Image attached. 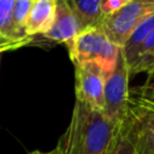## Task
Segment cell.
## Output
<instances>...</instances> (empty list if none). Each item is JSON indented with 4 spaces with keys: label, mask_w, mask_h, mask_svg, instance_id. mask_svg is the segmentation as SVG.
<instances>
[{
    "label": "cell",
    "mask_w": 154,
    "mask_h": 154,
    "mask_svg": "<svg viewBox=\"0 0 154 154\" xmlns=\"http://www.w3.org/2000/svg\"><path fill=\"white\" fill-rule=\"evenodd\" d=\"M146 72L148 73V78H149V79H150L152 77H154V64H153V65H152V66H150Z\"/></svg>",
    "instance_id": "ac0fdd59"
},
{
    "label": "cell",
    "mask_w": 154,
    "mask_h": 154,
    "mask_svg": "<svg viewBox=\"0 0 154 154\" xmlns=\"http://www.w3.org/2000/svg\"><path fill=\"white\" fill-rule=\"evenodd\" d=\"M109 154H136L132 143L130 142V138L126 132L125 122L118 128L113 146L109 150Z\"/></svg>",
    "instance_id": "4fadbf2b"
},
{
    "label": "cell",
    "mask_w": 154,
    "mask_h": 154,
    "mask_svg": "<svg viewBox=\"0 0 154 154\" xmlns=\"http://www.w3.org/2000/svg\"><path fill=\"white\" fill-rule=\"evenodd\" d=\"M81 31L77 18L67 5L66 0H57L55 17L51 29L43 35V37L63 43L66 47L73 41V38Z\"/></svg>",
    "instance_id": "52a82bcc"
},
{
    "label": "cell",
    "mask_w": 154,
    "mask_h": 154,
    "mask_svg": "<svg viewBox=\"0 0 154 154\" xmlns=\"http://www.w3.org/2000/svg\"><path fill=\"white\" fill-rule=\"evenodd\" d=\"M14 0H0V34L14 40H32L23 37L17 31L12 19V7Z\"/></svg>",
    "instance_id": "8fae6325"
},
{
    "label": "cell",
    "mask_w": 154,
    "mask_h": 154,
    "mask_svg": "<svg viewBox=\"0 0 154 154\" xmlns=\"http://www.w3.org/2000/svg\"><path fill=\"white\" fill-rule=\"evenodd\" d=\"M1 55H2V54H0V61H1Z\"/></svg>",
    "instance_id": "d6986e66"
},
{
    "label": "cell",
    "mask_w": 154,
    "mask_h": 154,
    "mask_svg": "<svg viewBox=\"0 0 154 154\" xmlns=\"http://www.w3.org/2000/svg\"><path fill=\"white\" fill-rule=\"evenodd\" d=\"M130 0H100V8H101L102 18L120 10Z\"/></svg>",
    "instance_id": "2e32d148"
},
{
    "label": "cell",
    "mask_w": 154,
    "mask_h": 154,
    "mask_svg": "<svg viewBox=\"0 0 154 154\" xmlns=\"http://www.w3.org/2000/svg\"><path fill=\"white\" fill-rule=\"evenodd\" d=\"M119 126L102 112L76 101L70 124L57 146L69 154H109Z\"/></svg>",
    "instance_id": "6da1fadb"
},
{
    "label": "cell",
    "mask_w": 154,
    "mask_h": 154,
    "mask_svg": "<svg viewBox=\"0 0 154 154\" xmlns=\"http://www.w3.org/2000/svg\"><path fill=\"white\" fill-rule=\"evenodd\" d=\"M31 5H32V0H14L13 2V7H12L13 24L17 31L19 32V35L23 37H29L25 34V22L30 12Z\"/></svg>",
    "instance_id": "7c38bea8"
},
{
    "label": "cell",
    "mask_w": 154,
    "mask_h": 154,
    "mask_svg": "<svg viewBox=\"0 0 154 154\" xmlns=\"http://www.w3.org/2000/svg\"><path fill=\"white\" fill-rule=\"evenodd\" d=\"M135 95L130 96L136 103L154 111V83H147L146 85L134 89Z\"/></svg>",
    "instance_id": "5bb4252c"
},
{
    "label": "cell",
    "mask_w": 154,
    "mask_h": 154,
    "mask_svg": "<svg viewBox=\"0 0 154 154\" xmlns=\"http://www.w3.org/2000/svg\"><path fill=\"white\" fill-rule=\"evenodd\" d=\"M73 65L94 64L107 77L116 67L120 47L114 45L103 32L100 24L78 32L66 47Z\"/></svg>",
    "instance_id": "7a4b0ae2"
},
{
    "label": "cell",
    "mask_w": 154,
    "mask_h": 154,
    "mask_svg": "<svg viewBox=\"0 0 154 154\" xmlns=\"http://www.w3.org/2000/svg\"><path fill=\"white\" fill-rule=\"evenodd\" d=\"M125 128L136 154H154V111L130 99Z\"/></svg>",
    "instance_id": "5b68a950"
},
{
    "label": "cell",
    "mask_w": 154,
    "mask_h": 154,
    "mask_svg": "<svg viewBox=\"0 0 154 154\" xmlns=\"http://www.w3.org/2000/svg\"><path fill=\"white\" fill-rule=\"evenodd\" d=\"M75 66V95L76 101L102 112L105 73L94 64H77Z\"/></svg>",
    "instance_id": "8992f818"
},
{
    "label": "cell",
    "mask_w": 154,
    "mask_h": 154,
    "mask_svg": "<svg viewBox=\"0 0 154 154\" xmlns=\"http://www.w3.org/2000/svg\"><path fill=\"white\" fill-rule=\"evenodd\" d=\"M153 64H154V61H153V63H152V65H153ZM152 65H150V66H152ZM150 66H149V67H150ZM149 67H148V69H149Z\"/></svg>",
    "instance_id": "ffe728a7"
},
{
    "label": "cell",
    "mask_w": 154,
    "mask_h": 154,
    "mask_svg": "<svg viewBox=\"0 0 154 154\" xmlns=\"http://www.w3.org/2000/svg\"><path fill=\"white\" fill-rule=\"evenodd\" d=\"M57 0H32L30 12L25 22V34L29 37L43 36L53 25Z\"/></svg>",
    "instance_id": "ba28073f"
},
{
    "label": "cell",
    "mask_w": 154,
    "mask_h": 154,
    "mask_svg": "<svg viewBox=\"0 0 154 154\" xmlns=\"http://www.w3.org/2000/svg\"><path fill=\"white\" fill-rule=\"evenodd\" d=\"M129 79V70L120 49L116 67L105 78L103 85L102 113L116 125H122L128 117L131 96Z\"/></svg>",
    "instance_id": "3957f363"
},
{
    "label": "cell",
    "mask_w": 154,
    "mask_h": 154,
    "mask_svg": "<svg viewBox=\"0 0 154 154\" xmlns=\"http://www.w3.org/2000/svg\"><path fill=\"white\" fill-rule=\"evenodd\" d=\"M29 154H69V153H66L63 148H60L59 146H57L54 149H52V150H48V152H41V150H34V152H31V153H29Z\"/></svg>",
    "instance_id": "e0dca14e"
},
{
    "label": "cell",
    "mask_w": 154,
    "mask_h": 154,
    "mask_svg": "<svg viewBox=\"0 0 154 154\" xmlns=\"http://www.w3.org/2000/svg\"><path fill=\"white\" fill-rule=\"evenodd\" d=\"M153 13L154 0H130L120 10L103 17L100 26L114 45L122 47L137 24Z\"/></svg>",
    "instance_id": "277c9868"
},
{
    "label": "cell",
    "mask_w": 154,
    "mask_h": 154,
    "mask_svg": "<svg viewBox=\"0 0 154 154\" xmlns=\"http://www.w3.org/2000/svg\"><path fill=\"white\" fill-rule=\"evenodd\" d=\"M66 2L77 18L81 31L100 24L102 19L100 0H66Z\"/></svg>",
    "instance_id": "9c48e42d"
},
{
    "label": "cell",
    "mask_w": 154,
    "mask_h": 154,
    "mask_svg": "<svg viewBox=\"0 0 154 154\" xmlns=\"http://www.w3.org/2000/svg\"><path fill=\"white\" fill-rule=\"evenodd\" d=\"M31 41L32 40H14V38H10V37H6L0 34V54L5 53L7 51L18 49L23 46L29 45Z\"/></svg>",
    "instance_id": "9a60e30c"
},
{
    "label": "cell",
    "mask_w": 154,
    "mask_h": 154,
    "mask_svg": "<svg viewBox=\"0 0 154 154\" xmlns=\"http://www.w3.org/2000/svg\"><path fill=\"white\" fill-rule=\"evenodd\" d=\"M153 61H154V30L146 37V40L141 45L132 65L129 67V76L132 77L135 75L146 72Z\"/></svg>",
    "instance_id": "30bf717a"
}]
</instances>
